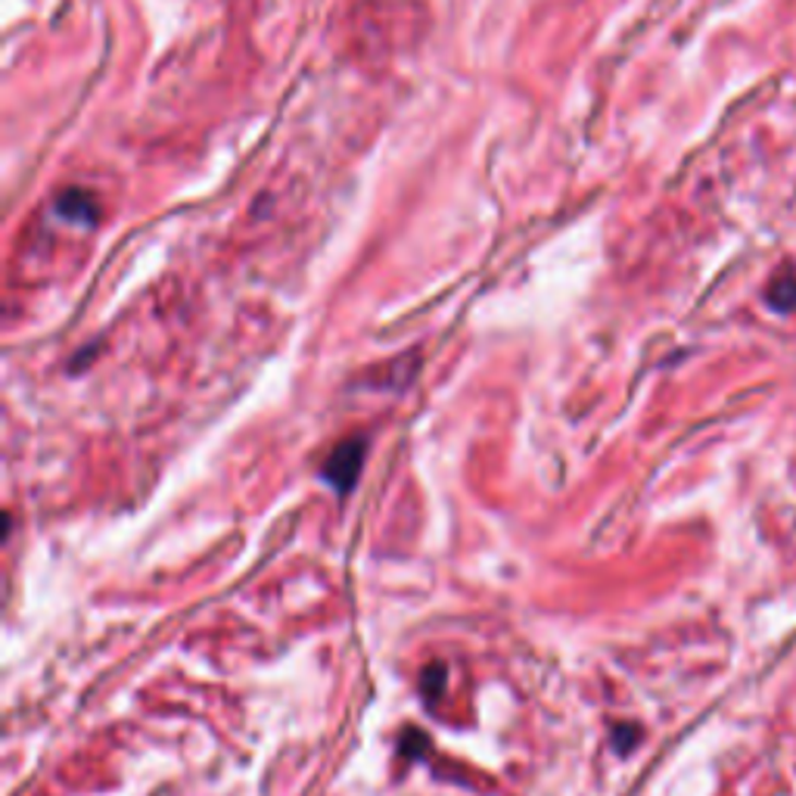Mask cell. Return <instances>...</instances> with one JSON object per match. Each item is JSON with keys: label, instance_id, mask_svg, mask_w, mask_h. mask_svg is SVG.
<instances>
[{"label": "cell", "instance_id": "cell-1", "mask_svg": "<svg viewBox=\"0 0 796 796\" xmlns=\"http://www.w3.org/2000/svg\"><path fill=\"white\" fill-rule=\"evenodd\" d=\"M365 452H367V442L362 436H355V439H345L340 442L333 454L327 457V464H323V479L345 495L352 486H355V479L362 474V467H365Z\"/></svg>", "mask_w": 796, "mask_h": 796}, {"label": "cell", "instance_id": "cell-4", "mask_svg": "<svg viewBox=\"0 0 796 796\" xmlns=\"http://www.w3.org/2000/svg\"><path fill=\"white\" fill-rule=\"evenodd\" d=\"M442 678H445V669H442V666L427 669V685H424V688H427V694H430V697H436V694H439V682H442Z\"/></svg>", "mask_w": 796, "mask_h": 796}, {"label": "cell", "instance_id": "cell-2", "mask_svg": "<svg viewBox=\"0 0 796 796\" xmlns=\"http://www.w3.org/2000/svg\"><path fill=\"white\" fill-rule=\"evenodd\" d=\"M769 302L775 305L777 311H791L796 305V280L794 278H777L769 290Z\"/></svg>", "mask_w": 796, "mask_h": 796}, {"label": "cell", "instance_id": "cell-3", "mask_svg": "<svg viewBox=\"0 0 796 796\" xmlns=\"http://www.w3.org/2000/svg\"><path fill=\"white\" fill-rule=\"evenodd\" d=\"M613 744H616V750L620 754H628L635 744H638V728L635 725H620V728H613Z\"/></svg>", "mask_w": 796, "mask_h": 796}]
</instances>
